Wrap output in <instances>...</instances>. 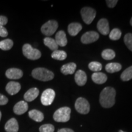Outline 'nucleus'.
Returning <instances> with one entry per match:
<instances>
[{
    "instance_id": "1",
    "label": "nucleus",
    "mask_w": 132,
    "mask_h": 132,
    "mask_svg": "<svg viewBox=\"0 0 132 132\" xmlns=\"http://www.w3.org/2000/svg\"><path fill=\"white\" fill-rule=\"evenodd\" d=\"M116 92L113 87H106L104 88L100 95L99 101L103 108H111L115 103Z\"/></svg>"
},
{
    "instance_id": "2",
    "label": "nucleus",
    "mask_w": 132,
    "mask_h": 132,
    "mask_svg": "<svg viewBox=\"0 0 132 132\" xmlns=\"http://www.w3.org/2000/svg\"><path fill=\"white\" fill-rule=\"evenodd\" d=\"M32 76L33 78L42 81H48L53 79L54 73L52 71L45 68L38 67L32 71Z\"/></svg>"
},
{
    "instance_id": "3",
    "label": "nucleus",
    "mask_w": 132,
    "mask_h": 132,
    "mask_svg": "<svg viewBox=\"0 0 132 132\" xmlns=\"http://www.w3.org/2000/svg\"><path fill=\"white\" fill-rule=\"evenodd\" d=\"M70 108L67 106L62 107L54 112L53 119L57 122H66L70 120Z\"/></svg>"
},
{
    "instance_id": "4",
    "label": "nucleus",
    "mask_w": 132,
    "mask_h": 132,
    "mask_svg": "<svg viewBox=\"0 0 132 132\" xmlns=\"http://www.w3.org/2000/svg\"><path fill=\"white\" fill-rule=\"evenodd\" d=\"M23 53L26 58L31 60H36L41 57V53L39 50L33 48L31 45L26 44L23 46Z\"/></svg>"
},
{
    "instance_id": "5",
    "label": "nucleus",
    "mask_w": 132,
    "mask_h": 132,
    "mask_svg": "<svg viewBox=\"0 0 132 132\" xmlns=\"http://www.w3.org/2000/svg\"><path fill=\"white\" fill-rule=\"evenodd\" d=\"M76 110L82 114H86L90 111V105L86 99L79 97L75 103Z\"/></svg>"
},
{
    "instance_id": "6",
    "label": "nucleus",
    "mask_w": 132,
    "mask_h": 132,
    "mask_svg": "<svg viewBox=\"0 0 132 132\" xmlns=\"http://www.w3.org/2000/svg\"><path fill=\"white\" fill-rule=\"evenodd\" d=\"M58 28V23L55 20H49L41 27L42 34L46 36H52Z\"/></svg>"
},
{
    "instance_id": "7",
    "label": "nucleus",
    "mask_w": 132,
    "mask_h": 132,
    "mask_svg": "<svg viewBox=\"0 0 132 132\" xmlns=\"http://www.w3.org/2000/svg\"><path fill=\"white\" fill-rule=\"evenodd\" d=\"M81 15L84 22L87 24H89L94 20L96 15V12L91 7H85L82 8L81 10Z\"/></svg>"
},
{
    "instance_id": "8",
    "label": "nucleus",
    "mask_w": 132,
    "mask_h": 132,
    "mask_svg": "<svg viewBox=\"0 0 132 132\" xmlns=\"http://www.w3.org/2000/svg\"><path fill=\"white\" fill-rule=\"evenodd\" d=\"M55 98V92L52 89H47L43 92L41 95V102L43 105L48 106L53 103Z\"/></svg>"
},
{
    "instance_id": "9",
    "label": "nucleus",
    "mask_w": 132,
    "mask_h": 132,
    "mask_svg": "<svg viewBox=\"0 0 132 132\" xmlns=\"http://www.w3.org/2000/svg\"><path fill=\"white\" fill-rule=\"evenodd\" d=\"M99 38L98 34L95 31H88L81 36V41L84 44H91L97 41Z\"/></svg>"
},
{
    "instance_id": "10",
    "label": "nucleus",
    "mask_w": 132,
    "mask_h": 132,
    "mask_svg": "<svg viewBox=\"0 0 132 132\" xmlns=\"http://www.w3.org/2000/svg\"><path fill=\"white\" fill-rule=\"evenodd\" d=\"M23 72L20 69L16 68L9 69L6 72V76L9 79L17 80L23 77Z\"/></svg>"
},
{
    "instance_id": "11",
    "label": "nucleus",
    "mask_w": 132,
    "mask_h": 132,
    "mask_svg": "<svg viewBox=\"0 0 132 132\" xmlns=\"http://www.w3.org/2000/svg\"><path fill=\"white\" fill-rule=\"evenodd\" d=\"M97 29L103 35H107L110 32L108 21L106 19H102L97 23Z\"/></svg>"
},
{
    "instance_id": "12",
    "label": "nucleus",
    "mask_w": 132,
    "mask_h": 132,
    "mask_svg": "<svg viewBox=\"0 0 132 132\" xmlns=\"http://www.w3.org/2000/svg\"><path fill=\"white\" fill-rule=\"evenodd\" d=\"M21 89V85L19 82L11 81L6 85V90L9 94L13 95L17 94Z\"/></svg>"
},
{
    "instance_id": "13",
    "label": "nucleus",
    "mask_w": 132,
    "mask_h": 132,
    "mask_svg": "<svg viewBox=\"0 0 132 132\" xmlns=\"http://www.w3.org/2000/svg\"><path fill=\"white\" fill-rule=\"evenodd\" d=\"M4 128L7 132H18L19 127L17 120L15 118L11 119L5 124Z\"/></svg>"
},
{
    "instance_id": "14",
    "label": "nucleus",
    "mask_w": 132,
    "mask_h": 132,
    "mask_svg": "<svg viewBox=\"0 0 132 132\" xmlns=\"http://www.w3.org/2000/svg\"><path fill=\"white\" fill-rule=\"evenodd\" d=\"M75 80L76 83L80 86H82L86 83L87 75L83 70H79L76 72L75 75Z\"/></svg>"
},
{
    "instance_id": "15",
    "label": "nucleus",
    "mask_w": 132,
    "mask_h": 132,
    "mask_svg": "<svg viewBox=\"0 0 132 132\" xmlns=\"http://www.w3.org/2000/svg\"><path fill=\"white\" fill-rule=\"evenodd\" d=\"M28 109V105L27 102L20 101L18 102L14 107V112L17 115H21L26 113Z\"/></svg>"
},
{
    "instance_id": "16",
    "label": "nucleus",
    "mask_w": 132,
    "mask_h": 132,
    "mask_svg": "<svg viewBox=\"0 0 132 132\" xmlns=\"http://www.w3.org/2000/svg\"><path fill=\"white\" fill-rule=\"evenodd\" d=\"M39 94V90L36 87L29 89L24 94V98L26 102H32L37 98Z\"/></svg>"
},
{
    "instance_id": "17",
    "label": "nucleus",
    "mask_w": 132,
    "mask_h": 132,
    "mask_svg": "<svg viewBox=\"0 0 132 132\" xmlns=\"http://www.w3.org/2000/svg\"><path fill=\"white\" fill-rule=\"evenodd\" d=\"M55 41L57 45L60 47H65L67 44V39L66 34L64 31H59L56 34Z\"/></svg>"
},
{
    "instance_id": "18",
    "label": "nucleus",
    "mask_w": 132,
    "mask_h": 132,
    "mask_svg": "<svg viewBox=\"0 0 132 132\" xmlns=\"http://www.w3.org/2000/svg\"><path fill=\"white\" fill-rule=\"evenodd\" d=\"M92 80L95 83L101 85L106 81L107 76L106 74L102 73V72H94L92 75Z\"/></svg>"
},
{
    "instance_id": "19",
    "label": "nucleus",
    "mask_w": 132,
    "mask_h": 132,
    "mask_svg": "<svg viewBox=\"0 0 132 132\" xmlns=\"http://www.w3.org/2000/svg\"><path fill=\"white\" fill-rule=\"evenodd\" d=\"M77 68V65L74 62H70L64 64L61 69V72L64 75H71L73 74Z\"/></svg>"
},
{
    "instance_id": "20",
    "label": "nucleus",
    "mask_w": 132,
    "mask_h": 132,
    "mask_svg": "<svg viewBox=\"0 0 132 132\" xmlns=\"http://www.w3.org/2000/svg\"><path fill=\"white\" fill-rule=\"evenodd\" d=\"M81 29V24L78 23H72L68 26L69 34L72 36H77Z\"/></svg>"
},
{
    "instance_id": "21",
    "label": "nucleus",
    "mask_w": 132,
    "mask_h": 132,
    "mask_svg": "<svg viewBox=\"0 0 132 132\" xmlns=\"http://www.w3.org/2000/svg\"><path fill=\"white\" fill-rule=\"evenodd\" d=\"M29 116L31 119L37 122H40L44 119V116L41 111L36 110H32L29 111Z\"/></svg>"
},
{
    "instance_id": "22",
    "label": "nucleus",
    "mask_w": 132,
    "mask_h": 132,
    "mask_svg": "<svg viewBox=\"0 0 132 132\" xmlns=\"http://www.w3.org/2000/svg\"><path fill=\"white\" fill-rule=\"evenodd\" d=\"M121 64L118 63V62H111V63L106 64L105 66V69H106V72L111 73L119 72L121 70Z\"/></svg>"
},
{
    "instance_id": "23",
    "label": "nucleus",
    "mask_w": 132,
    "mask_h": 132,
    "mask_svg": "<svg viewBox=\"0 0 132 132\" xmlns=\"http://www.w3.org/2000/svg\"><path fill=\"white\" fill-rule=\"evenodd\" d=\"M44 43L45 44V45L47 46V47H48L52 51H56L58 49L59 46L57 45L56 42L55 40L51 37H45L44 39Z\"/></svg>"
},
{
    "instance_id": "24",
    "label": "nucleus",
    "mask_w": 132,
    "mask_h": 132,
    "mask_svg": "<svg viewBox=\"0 0 132 132\" xmlns=\"http://www.w3.org/2000/svg\"><path fill=\"white\" fill-rule=\"evenodd\" d=\"M52 57L56 60L63 61L65 60L67 57V53L62 50H56L54 51L52 54Z\"/></svg>"
},
{
    "instance_id": "25",
    "label": "nucleus",
    "mask_w": 132,
    "mask_h": 132,
    "mask_svg": "<svg viewBox=\"0 0 132 132\" xmlns=\"http://www.w3.org/2000/svg\"><path fill=\"white\" fill-rule=\"evenodd\" d=\"M14 45V42L11 39H7L0 41V49L2 50L7 51L12 48Z\"/></svg>"
},
{
    "instance_id": "26",
    "label": "nucleus",
    "mask_w": 132,
    "mask_h": 132,
    "mask_svg": "<svg viewBox=\"0 0 132 132\" xmlns=\"http://www.w3.org/2000/svg\"><path fill=\"white\" fill-rule=\"evenodd\" d=\"M120 78L123 81H127L132 79V65L123 71L120 75Z\"/></svg>"
},
{
    "instance_id": "27",
    "label": "nucleus",
    "mask_w": 132,
    "mask_h": 132,
    "mask_svg": "<svg viewBox=\"0 0 132 132\" xmlns=\"http://www.w3.org/2000/svg\"><path fill=\"white\" fill-rule=\"evenodd\" d=\"M116 54L113 50L106 49L102 53V56L105 60H111L115 57Z\"/></svg>"
},
{
    "instance_id": "28",
    "label": "nucleus",
    "mask_w": 132,
    "mask_h": 132,
    "mask_svg": "<svg viewBox=\"0 0 132 132\" xmlns=\"http://www.w3.org/2000/svg\"><path fill=\"white\" fill-rule=\"evenodd\" d=\"M122 32L118 28H114L112 30L110 33V39L113 40H119L121 37Z\"/></svg>"
},
{
    "instance_id": "29",
    "label": "nucleus",
    "mask_w": 132,
    "mask_h": 132,
    "mask_svg": "<svg viewBox=\"0 0 132 132\" xmlns=\"http://www.w3.org/2000/svg\"><path fill=\"white\" fill-rule=\"evenodd\" d=\"M89 69L94 72H99L102 69V65L98 62H91L89 64Z\"/></svg>"
},
{
    "instance_id": "30",
    "label": "nucleus",
    "mask_w": 132,
    "mask_h": 132,
    "mask_svg": "<svg viewBox=\"0 0 132 132\" xmlns=\"http://www.w3.org/2000/svg\"><path fill=\"white\" fill-rule=\"evenodd\" d=\"M124 42L127 47L132 52V34L128 33L124 37Z\"/></svg>"
},
{
    "instance_id": "31",
    "label": "nucleus",
    "mask_w": 132,
    "mask_h": 132,
    "mask_svg": "<svg viewBox=\"0 0 132 132\" xmlns=\"http://www.w3.org/2000/svg\"><path fill=\"white\" fill-rule=\"evenodd\" d=\"M40 132H54V127L52 124H44L39 128Z\"/></svg>"
},
{
    "instance_id": "32",
    "label": "nucleus",
    "mask_w": 132,
    "mask_h": 132,
    "mask_svg": "<svg viewBox=\"0 0 132 132\" xmlns=\"http://www.w3.org/2000/svg\"><path fill=\"white\" fill-rule=\"evenodd\" d=\"M8 35V32L7 29L5 28L3 26L0 25V37H7Z\"/></svg>"
},
{
    "instance_id": "33",
    "label": "nucleus",
    "mask_w": 132,
    "mask_h": 132,
    "mask_svg": "<svg viewBox=\"0 0 132 132\" xmlns=\"http://www.w3.org/2000/svg\"><path fill=\"white\" fill-rule=\"evenodd\" d=\"M118 1V0H106V3L107 6L110 8H113L115 7L116 5L117 4Z\"/></svg>"
},
{
    "instance_id": "34",
    "label": "nucleus",
    "mask_w": 132,
    "mask_h": 132,
    "mask_svg": "<svg viewBox=\"0 0 132 132\" xmlns=\"http://www.w3.org/2000/svg\"><path fill=\"white\" fill-rule=\"evenodd\" d=\"M8 102V98L5 95L0 94V105H4Z\"/></svg>"
},
{
    "instance_id": "35",
    "label": "nucleus",
    "mask_w": 132,
    "mask_h": 132,
    "mask_svg": "<svg viewBox=\"0 0 132 132\" xmlns=\"http://www.w3.org/2000/svg\"><path fill=\"white\" fill-rule=\"evenodd\" d=\"M7 21L8 20L6 16L0 15V25L4 26L7 23Z\"/></svg>"
},
{
    "instance_id": "36",
    "label": "nucleus",
    "mask_w": 132,
    "mask_h": 132,
    "mask_svg": "<svg viewBox=\"0 0 132 132\" xmlns=\"http://www.w3.org/2000/svg\"><path fill=\"white\" fill-rule=\"evenodd\" d=\"M57 132H74L73 130H72V129H70V128H61V129L59 130Z\"/></svg>"
},
{
    "instance_id": "37",
    "label": "nucleus",
    "mask_w": 132,
    "mask_h": 132,
    "mask_svg": "<svg viewBox=\"0 0 132 132\" xmlns=\"http://www.w3.org/2000/svg\"><path fill=\"white\" fill-rule=\"evenodd\" d=\"M130 24L132 26V17H131V20H130Z\"/></svg>"
},
{
    "instance_id": "38",
    "label": "nucleus",
    "mask_w": 132,
    "mask_h": 132,
    "mask_svg": "<svg viewBox=\"0 0 132 132\" xmlns=\"http://www.w3.org/2000/svg\"><path fill=\"white\" fill-rule=\"evenodd\" d=\"M1 111H0V120H1Z\"/></svg>"
},
{
    "instance_id": "39",
    "label": "nucleus",
    "mask_w": 132,
    "mask_h": 132,
    "mask_svg": "<svg viewBox=\"0 0 132 132\" xmlns=\"http://www.w3.org/2000/svg\"><path fill=\"white\" fill-rule=\"evenodd\" d=\"M119 132H125V131H122V130H119Z\"/></svg>"
}]
</instances>
